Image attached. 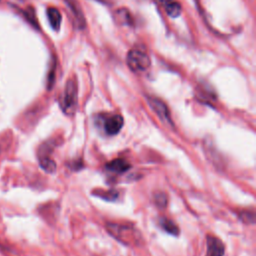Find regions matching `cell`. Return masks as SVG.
<instances>
[{
	"mask_svg": "<svg viewBox=\"0 0 256 256\" xmlns=\"http://www.w3.org/2000/svg\"><path fill=\"white\" fill-rule=\"evenodd\" d=\"M164 8H165L166 13H167L170 17H173V18L179 16L180 13H181V6H180V4H179L178 2H176V1H172V2L168 3L166 6H164Z\"/></svg>",
	"mask_w": 256,
	"mask_h": 256,
	"instance_id": "8fae6325",
	"label": "cell"
},
{
	"mask_svg": "<svg viewBox=\"0 0 256 256\" xmlns=\"http://www.w3.org/2000/svg\"><path fill=\"white\" fill-rule=\"evenodd\" d=\"M150 64V58L144 48L134 47L127 54V65L133 71H145Z\"/></svg>",
	"mask_w": 256,
	"mask_h": 256,
	"instance_id": "7a4b0ae2",
	"label": "cell"
},
{
	"mask_svg": "<svg viewBox=\"0 0 256 256\" xmlns=\"http://www.w3.org/2000/svg\"><path fill=\"white\" fill-rule=\"evenodd\" d=\"M153 196H154L153 197L154 198V203L158 207H160V208L166 207V205H167V196H166L165 193H163V192H156V193H154Z\"/></svg>",
	"mask_w": 256,
	"mask_h": 256,
	"instance_id": "5bb4252c",
	"label": "cell"
},
{
	"mask_svg": "<svg viewBox=\"0 0 256 256\" xmlns=\"http://www.w3.org/2000/svg\"><path fill=\"white\" fill-rule=\"evenodd\" d=\"M47 17H48L51 27L54 30H59L60 25H61V20H62V16H61V13L59 12V10L54 7L48 8L47 9Z\"/></svg>",
	"mask_w": 256,
	"mask_h": 256,
	"instance_id": "ba28073f",
	"label": "cell"
},
{
	"mask_svg": "<svg viewBox=\"0 0 256 256\" xmlns=\"http://www.w3.org/2000/svg\"><path fill=\"white\" fill-rule=\"evenodd\" d=\"M68 5H69L70 10L72 11L73 15L77 19V22L79 23V25H81V26L84 25V23H85L84 17H83V14L81 13V9L77 5V3H75L73 0H68Z\"/></svg>",
	"mask_w": 256,
	"mask_h": 256,
	"instance_id": "7c38bea8",
	"label": "cell"
},
{
	"mask_svg": "<svg viewBox=\"0 0 256 256\" xmlns=\"http://www.w3.org/2000/svg\"><path fill=\"white\" fill-rule=\"evenodd\" d=\"M39 163L42 169H44L46 172L52 173L56 170V163L49 156L39 157Z\"/></svg>",
	"mask_w": 256,
	"mask_h": 256,
	"instance_id": "30bf717a",
	"label": "cell"
},
{
	"mask_svg": "<svg viewBox=\"0 0 256 256\" xmlns=\"http://www.w3.org/2000/svg\"><path fill=\"white\" fill-rule=\"evenodd\" d=\"M96 195L98 197H101L104 200H107V201H115L119 196L118 191L114 190V189H110L108 191H101V192L97 191Z\"/></svg>",
	"mask_w": 256,
	"mask_h": 256,
	"instance_id": "4fadbf2b",
	"label": "cell"
},
{
	"mask_svg": "<svg viewBox=\"0 0 256 256\" xmlns=\"http://www.w3.org/2000/svg\"><path fill=\"white\" fill-rule=\"evenodd\" d=\"M106 169L113 173H123L131 168V165L123 158L114 159L106 164Z\"/></svg>",
	"mask_w": 256,
	"mask_h": 256,
	"instance_id": "52a82bcc",
	"label": "cell"
},
{
	"mask_svg": "<svg viewBox=\"0 0 256 256\" xmlns=\"http://www.w3.org/2000/svg\"><path fill=\"white\" fill-rule=\"evenodd\" d=\"M239 217L242 221L247 223H254L255 222V214L253 211H241L239 213Z\"/></svg>",
	"mask_w": 256,
	"mask_h": 256,
	"instance_id": "9a60e30c",
	"label": "cell"
},
{
	"mask_svg": "<svg viewBox=\"0 0 256 256\" xmlns=\"http://www.w3.org/2000/svg\"><path fill=\"white\" fill-rule=\"evenodd\" d=\"M206 245H207L206 256H224L225 246L223 242L216 236L207 235Z\"/></svg>",
	"mask_w": 256,
	"mask_h": 256,
	"instance_id": "8992f818",
	"label": "cell"
},
{
	"mask_svg": "<svg viewBox=\"0 0 256 256\" xmlns=\"http://www.w3.org/2000/svg\"><path fill=\"white\" fill-rule=\"evenodd\" d=\"M148 102H149V105L151 106V108L154 110V112L158 115V117L163 122H165L169 125H172L169 110H168L166 104L163 101H161L160 99L154 98V97H149Z\"/></svg>",
	"mask_w": 256,
	"mask_h": 256,
	"instance_id": "277c9868",
	"label": "cell"
},
{
	"mask_svg": "<svg viewBox=\"0 0 256 256\" xmlns=\"http://www.w3.org/2000/svg\"><path fill=\"white\" fill-rule=\"evenodd\" d=\"M159 223H160L161 227L169 234L174 235V236L179 234V228L172 220H170L168 218H160Z\"/></svg>",
	"mask_w": 256,
	"mask_h": 256,
	"instance_id": "9c48e42d",
	"label": "cell"
},
{
	"mask_svg": "<svg viewBox=\"0 0 256 256\" xmlns=\"http://www.w3.org/2000/svg\"><path fill=\"white\" fill-rule=\"evenodd\" d=\"M107 230L121 242L128 243L136 238L134 234V229L130 228L128 225L110 223L107 224Z\"/></svg>",
	"mask_w": 256,
	"mask_h": 256,
	"instance_id": "3957f363",
	"label": "cell"
},
{
	"mask_svg": "<svg viewBox=\"0 0 256 256\" xmlns=\"http://www.w3.org/2000/svg\"><path fill=\"white\" fill-rule=\"evenodd\" d=\"M154 1L157 2L158 4L162 5V6H166L168 3H170V2H172V1H174V0H154Z\"/></svg>",
	"mask_w": 256,
	"mask_h": 256,
	"instance_id": "e0dca14e",
	"label": "cell"
},
{
	"mask_svg": "<svg viewBox=\"0 0 256 256\" xmlns=\"http://www.w3.org/2000/svg\"><path fill=\"white\" fill-rule=\"evenodd\" d=\"M60 107L67 115H73L77 106V84L75 79H69L60 96Z\"/></svg>",
	"mask_w": 256,
	"mask_h": 256,
	"instance_id": "6da1fadb",
	"label": "cell"
},
{
	"mask_svg": "<svg viewBox=\"0 0 256 256\" xmlns=\"http://www.w3.org/2000/svg\"><path fill=\"white\" fill-rule=\"evenodd\" d=\"M123 124H124L123 117L121 115L116 114V115L109 116L104 120L103 128L106 134L116 135L120 132L121 128L123 127Z\"/></svg>",
	"mask_w": 256,
	"mask_h": 256,
	"instance_id": "5b68a950",
	"label": "cell"
},
{
	"mask_svg": "<svg viewBox=\"0 0 256 256\" xmlns=\"http://www.w3.org/2000/svg\"><path fill=\"white\" fill-rule=\"evenodd\" d=\"M118 16H119V19H120L121 22H122L123 19H125V22H126V23H130L131 17H130L129 12H128L126 9H121V10H119V11H118Z\"/></svg>",
	"mask_w": 256,
	"mask_h": 256,
	"instance_id": "2e32d148",
	"label": "cell"
}]
</instances>
